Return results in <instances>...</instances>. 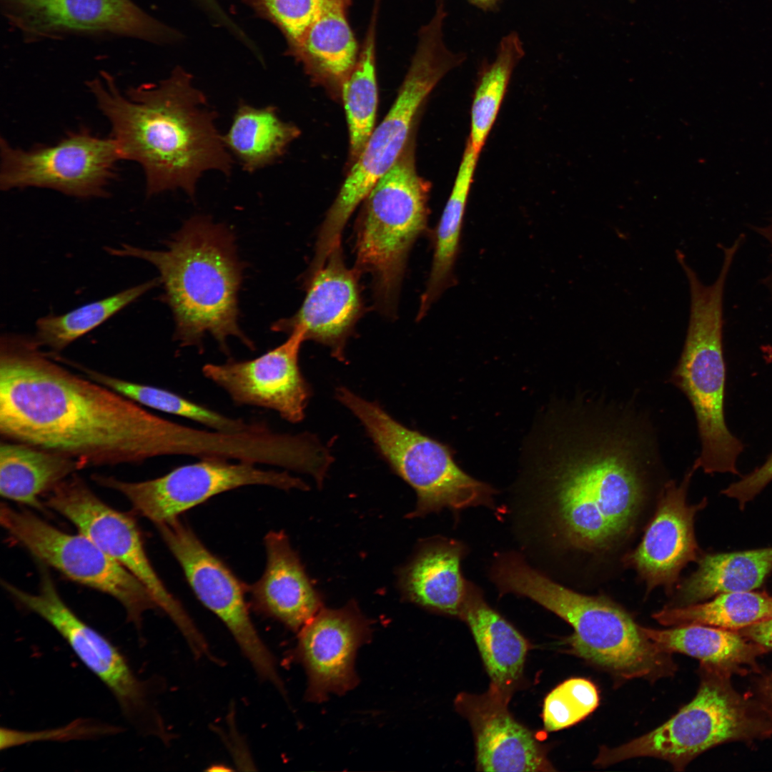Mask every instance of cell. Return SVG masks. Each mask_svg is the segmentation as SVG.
<instances>
[{"instance_id":"cell-15","label":"cell","mask_w":772,"mask_h":772,"mask_svg":"<svg viewBox=\"0 0 772 772\" xmlns=\"http://www.w3.org/2000/svg\"><path fill=\"white\" fill-rule=\"evenodd\" d=\"M0 188L50 189L79 198L107 195L109 182L122 157L117 142L86 129L69 133L51 146L29 150L0 141Z\"/></svg>"},{"instance_id":"cell-20","label":"cell","mask_w":772,"mask_h":772,"mask_svg":"<svg viewBox=\"0 0 772 772\" xmlns=\"http://www.w3.org/2000/svg\"><path fill=\"white\" fill-rule=\"evenodd\" d=\"M698 468L695 461L680 484L673 480L665 483L655 513L640 543L626 558L648 590L657 586L672 590L681 570L697 558L694 518L707 502L704 498L698 504L688 505L686 495Z\"/></svg>"},{"instance_id":"cell-6","label":"cell","mask_w":772,"mask_h":772,"mask_svg":"<svg viewBox=\"0 0 772 772\" xmlns=\"http://www.w3.org/2000/svg\"><path fill=\"white\" fill-rule=\"evenodd\" d=\"M735 257L727 252L716 279L701 282L685 257L678 262L688 279L690 316L680 359L669 382L688 398L693 409L701 444L695 460L706 473L738 475V457L744 445L729 430L724 415L726 367L723 348L725 285Z\"/></svg>"},{"instance_id":"cell-41","label":"cell","mask_w":772,"mask_h":772,"mask_svg":"<svg viewBox=\"0 0 772 772\" xmlns=\"http://www.w3.org/2000/svg\"><path fill=\"white\" fill-rule=\"evenodd\" d=\"M738 632L768 650H772V618L741 629Z\"/></svg>"},{"instance_id":"cell-11","label":"cell","mask_w":772,"mask_h":772,"mask_svg":"<svg viewBox=\"0 0 772 772\" xmlns=\"http://www.w3.org/2000/svg\"><path fill=\"white\" fill-rule=\"evenodd\" d=\"M46 503L145 586L157 607L170 618L189 648L197 649L204 644L203 635L154 570L132 517L104 503L74 473L49 491Z\"/></svg>"},{"instance_id":"cell-23","label":"cell","mask_w":772,"mask_h":772,"mask_svg":"<svg viewBox=\"0 0 772 772\" xmlns=\"http://www.w3.org/2000/svg\"><path fill=\"white\" fill-rule=\"evenodd\" d=\"M24 19L39 31H109L140 38L161 26L130 0H16Z\"/></svg>"},{"instance_id":"cell-16","label":"cell","mask_w":772,"mask_h":772,"mask_svg":"<svg viewBox=\"0 0 772 772\" xmlns=\"http://www.w3.org/2000/svg\"><path fill=\"white\" fill-rule=\"evenodd\" d=\"M305 340L301 331L294 330L284 342L257 357L207 363L202 372L236 405L271 410L284 420L298 423L305 418L312 395V388L299 364Z\"/></svg>"},{"instance_id":"cell-22","label":"cell","mask_w":772,"mask_h":772,"mask_svg":"<svg viewBox=\"0 0 772 772\" xmlns=\"http://www.w3.org/2000/svg\"><path fill=\"white\" fill-rule=\"evenodd\" d=\"M264 543V571L257 582L247 585L252 607L299 631L322 609L320 600L286 534L270 531Z\"/></svg>"},{"instance_id":"cell-17","label":"cell","mask_w":772,"mask_h":772,"mask_svg":"<svg viewBox=\"0 0 772 772\" xmlns=\"http://www.w3.org/2000/svg\"><path fill=\"white\" fill-rule=\"evenodd\" d=\"M4 586L19 603L56 630L81 662L108 687L127 716L134 717L145 711L148 702L144 683L137 678L110 641L64 603L46 571H42L37 593L26 592L8 583Z\"/></svg>"},{"instance_id":"cell-12","label":"cell","mask_w":772,"mask_h":772,"mask_svg":"<svg viewBox=\"0 0 772 772\" xmlns=\"http://www.w3.org/2000/svg\"><path fill=\"white\" fill-rule=\"evenodd\" d=\"M156 526L196 597L225 625L258 677L284 694L275 659L251 620L247 585L179 518Z\"/></svg>"},{"instance_id":"cell-5","label":"cell","mask_w":772,"mask_h":772,"mask_svg":"<svg viewBox=\"0 0 772 772\" xmlns=\"http://www.w3.org/2000/svg\"><path fill=\"white\" fill-rule=\"evenodd\" d=\"M490 577L500 593L528 598L570 625L568 651L618 681H655L676 670L671 653L661 650L623 607L608 598L569 589L515 553L498 554Z\"/></svg>"},{"instance_id":"cell-31","label":"cell","mask_w":772,"mask_h":772,"mask_svg":"<svg viewBox=\"0 0 772 772\" xmlns=\"http://www.w3.org/2000/svg\"><path fill=\"white\" fill-rule=\"evenodd\" d=\"M479 155L467 142L451 192L436 228L432 263L426 288L421 297L417 314L419 319L440 296L451 278Z\"/></svg>"},{"instance_id":"cell-21","label":"cell","mask_w":772,"mask_h":772,"mask_svg":"<svg viewBox=\"0 0 772 772\" xmlns=\"http://www.w3.org/2000/svg\"><path fill=\"white\" fill-rule=\"evenodd\" d=\"M510 696L491 688L481 695L460 693L457 711L474 735L477 771H553L543 746L532 731L516 721L508 705Z\"/></svg>"},{"instance_id":"cell-33","label":"cell","mask_w":772,"mask_h":772,"mask_svg":"<svg viewBox=\"0 0 772 772\" xmlns=\"http://www.w3.org/2000/svg\"><path fill=\"white\" fill-rule=\"evenodd\" d=\"M653 618L665 626L703 625L738 631L772 618V595L752 591L723 593L706 603L666 606Z\"/></svg>"},{"instance_id":"cell-30","label":"cell","mask_w":772,"mask_h":772,"mask_svg":"<svg viewBox=\"0 0 772 772\" xmlns=\"http://www.w3.org/2000/svg\"><path fill=\"white\" fill-rule=\"evenodd\" d=\"M298 133L279 117L274 107H254L240 100L222 139L243 170L253 173L274 163Z\"/></svg>"},{"instance_id":"cell-36","label":"cell","mask_w":772,"mask_h":772,"mask_svg":"<svg viewBox=\"0 0 772 772\" xmlns=\"http://www.w3.org/2000/svg\"><path fill=\"white\" fill-rule=\"evenodd\" d=\"M351 155L356 159L375 129L377 105L375 46L370 33L351 73L342 84Z\"/></svg>"},{"instance_id":"cell-38","label":"cell","mask_w":772,"mask_h":772,"mask_svg":"<svg viewBox=\"0 0 772 772\" xmlns=\"http://www.w3.org/2000/svg\"><path fill=\"white\" fill-rule=\"evenodd\" d=\"M322 0H259L268 16L285 34L291 47L301 41L317 16Z\"/></svg>"},{"instance_id":"cell-2","label":"cell","mask_w":772,"mask_h":772,"mask_svg":"<svg viewBox=\"0 0 772 772\" xmlns=\"http://www.w3.org/2000/svg\"><path fill=\"white\" fill-rule=\"evenodd\" d=\"M34 337L0 340V434L76 460L81 467L189 455L193 427L154 415L67 370Z\"/></svg>"},{"instance_id":"cell-39","label":"cell","mask_w":772,"mask_h":772,"mask_svg":"<svg viewBox=\"0 0 772 772\" xmlns=\"http://www.w3.org/2000/svg\"><path fill=\"white\" fill-rule=\"evenodd\" d=\"M0 748L8 749L16 746L41 741H66L94 737L110 732L89 721H74L68 726L40 731H21L7 728L0 731Z\"/></svg>"},{"instance_id":"cell-1","label":"cell","mask_w":772,"mask_h":772,"mask_svg":"<svg viewBox=\"0 0 772 772\" xmlns=\"http://www.w3.org/2000/svg\"><path fill=\"white\" fill-rule=\"evenodd\" d=\"M645 417L629 405L583 399L548 413L523 480L538 531L552 545L598 555L630 535L661 466Z\"/></svg>"},{"instance_id":"cell-7","label":"cell","mask_w":772,"mask_h":772,"mask_svg":"<svg viewBox=\"0 0 772 772\" xmlns=\"http://www.w3.org/2000/svg\"><path fill=\"white\" fill-rule=\"evenodd\" d=\"M696 695L668 721L619 746L600 747L594 765L608 766L638 757H653L683 771L696 757L731 741L772 736V713L756 698L738 692L731 673L701 663Z\"/></svg>"},{"instance_id":"cell-25","label":"cell","mask_w":772,"mask_h":772,"mask_svg":"<svg viewBox=\"0 0 772 772\" xmlns=\"http://www.w3.org/2000/svg\"><path fill=\"white\" fill-rule=\"evenodd\" d=\"M460 618L472 634L490 678V688L510 696L523 677L527 640L488 604L472 583Z\"/></svg>"},{"instance_id":"cell-28","label":"cell","mask_w":772,"mask_h":772,"mask_svg":"<svg viewBox=\"0 0 772 772\" xmlns=\"http://www.w3.org/2000/svg\"><path fill=\"white\" fill-rule=\"evenodd\" d=\"M70 457L24 443L0 444V493L6 499L41 508L39 498L81 469Z\"/></svg>"},{"instance_id":"cell-37","label":"cell","mask_w":772,"mask_h":772,"mask_svg":"<svg viewBox=\"0 0 772 772\" xmlns=\"http://www.w3.org/2000/svg\"><path fill=\"white\" fill-rule=\"evenodd\" d=\"M599 702V692L593 682L583 678L568 679L544 700V728L553 732L572 726L590 715Z\"/></svg>"},{"instance_id":"cell-26","label":"cell","mask_w":772,"mask_h":772,"mask_svg":"<svg viewBox=\"0 0 772 772\" xmlns=\"http://www.w3.org/2000/svg\"><path fill=\"white\" fill-rule=\"evenodd\" d=\"M643 633L661 650L680 653L731 675L759 672L757 659L768 651L738 631L703 625L656 630L640 626Z\"/></svg>"},{"instance_id":"cell-9","label":"cell","mask_w":772,"mask_h":772,"mask_svg":"<svg viewBox=\"0 0 772 772\" xmlns=\"http://www.w3.org/2000/svg\"><path fill=\"white\" fill-rule=\"evenodd\" d=\"M429 189L416 171L410 144L365 199L355 268L372 275L376 306L385 315L395 313L408 254L426 229Z\"/></svg>"},{"instance_id":"cell-18","label":"cell","mask_w":772,"mask_h":772,"mask_svg":"<svg viewBox=\"0 0 772 772\" xmlns=\"http://www.w3.org/2000/svg\"><path fill=\"white\" fill-rule=\"evenodd\" d=\"M360 274L347 267L342 245L337 244L324 265L305 281L307 292L297 312L274 322L272 330L288 334L300 330L305 340L327 346L334 357L345 361L347 340L365 311Z\"/></svg>"},{"instance_id":"cell-19","label":"cell","mask_w":772,"mask_h":772,"mask_svg":"<svg viewBox=\"0 0 772 772\" xmlns=\"http://www.w3.org/2000/svg\"><path fill=\"white\" fill-rule=\"evenodd\" d=\"M370 637V624L354 605L322 608L299 630L295 655L307 673L308 701L321 702L357 685L356 654Z\"/></svg>"},{"instance_id":"cell-32","label":"cell","mask_w":772,"mask_h":772,"mask_svg":"<svg viewBox=\"0 0 772 772\" xmlns=\"http://www.w3.org/2000/svg\"><path fill=\"white\" fill-rule=\"evenodd\" d=\"M64 362L82 372L89 379L122 394L142 406L179 416L219 432L237 433L257 427L260 422L233 418L165 388L120 379L75 362Z\"/></svg>"},{"instance_id":"cell-42","label":"cell","mask_w":772,"mask_h":772,"mask_svg":"<svg viewBox=\"0 0 772 772\" xmlns=\"http://www.w3.org/2000/svg\"><path fill=\"white\" fill-rule=\"evenodd\" d=\"M753 229L768 243L772 253V214L767 220V223L761 226H753ZM772 257V255H771ZM763 282L769 290L772 297V267L768 274L763 279Z\"/></svg>"},{"instance_id":"cell-40","label":"cell","mask_w":772,"mask_h":772,"mask_svg":"<svg viewBox=\"0 0 772 772\" xmlns=\"http://www.w3.org/2000/svg\"><path fill=\"white\" fill-rule=\"evenodd\" d=\"M772 481V452L760 467L722 491L726 496L737 500L741 508L756 496Z\"/></svg>"},{"instance_id":"cell-10","label":"cell","mask_w":772,"mask_h":772,"mask_svg":"<svg viewBox=\"0 0 772 772\" xmlns=\"http://www.w3.org/2000/svg\"><path fill=\"white\" fill-rule=\"evenodd\" d=\"M335 395L360 420L381 457L415 491L417 504L410 517L445 508L459 512L494 507L496 491L462 470L449 446L405 427L378 403L349 389L338 387Z\"/></svg>"},{"instance_id":"cell-44","label":"cell","mask_w":772,"mask_h":772,"mask_svg":"<svg viewBox=\"0 0 772 772\" xmlns=\"http://www.w3.org/2000/svg\"><path fill=\"white\" fill-rule=\"evenodd\" d=\"M203 1H204V2L206 3V4H209V6H210V7H211L212 9H215V8L217 7L216 4H214V0H203Z\"/></svg>"},{"instance_id":"cell-14","label":"cell","mask_w":772,"mask_h":772,"mask_svg":"<svg viewBox=\"0 0 772 772\" xmlns=\"http://www.w3.org/2000/svg\"><path fill=\"white\" fill-rule=\"evenodd\" d=\"M0 520L8 533L41 562L116 598L137 625L147 610L157 607L145 586L86 535L66 533L30 512L4 505Z\"/></svg>"},{"instance_id":"cell-8","label":"cell","mask_w":772,"mask_h":772,"mask_svg":"<svg viewBox=\"0 0 772 772\" xmlns=\"http://www.w3.org/2000/svg\"><path fill=\"white\" fill-rule=\"evenodd\" d=\"M444 20L442 14H435L420 29L415 53L395 102L374 129L326 214L315 247L319 254H328L341 242L353 212L405 149L415 119L427 96L449 71L464 61L463 54L450 51L445 44Z\"/></svg>"},{"instance_id":"cell-27","label":"cell","mask_w":772,"mask_h":772,"mask_svg":"<svg viewBox=\"0 0 772 772\" xmlns=\"http://www.w3.org/2000/svg\"><path fill=\"white\" fill-rule=\"evenodd\" d=\"M350 0H322L317 16L294 55L314 76L342 84L358 59V45L350 27Z\"/></svg>"},{"instance_id":"cell-4","label":"cell","mask_w":772,"mask_h":772,"mask_svg":"<svg viewBox=\"0 0 772 772\" xmlns=\"http://www.w3.org/2000/svg\"><path fill=\"white\" fill-rule=\"evenodd\" d=\"M104 249L113 256L143 259L157 269L164 290L162 300L172 310L174 339L181 346L201 350L203 339L209 335L227 355L230 337L254 350L238 323L243 269L234 236L225 225L206 216H195L167 242L165 250L128 244Z\"/></svg>"},{"instance_id":"cell-3","label":"cell","mask_w":772,"mask_h":772,"mask_svg":"<svg viewBox=\"0 0 772 772\" xmlns=\"http://www.w3.org/2000/svg\"><path fill=\"white\" fill-rule=\"evenodd\" d=\"M102 76L87 86L122 159L142 167L148 196L181 189L194 198L204 172L230 175L232 159L215 125L217 113L189 73L178 67L159 84L131 87L125 95L112 76Z\"/></svg>"},{"instance_id":"cell-13","label":"cell","mask_w":772,"mask_h":772,"mask_svg":"<svg viewBox=\"0 0 772 772\" xmlns=\"http://www.w3.org/2000/svg\"><path fill=\"white\" fill-rule=\"evenodd\" d=\"M257 464L208 457L177 467L165 475L140 482L95 475L99 485L124 495L141 515L155 525L171 522L218 494L248 485L307 490L301 479L285 471L262 470Z\"/></svg>"},{"instance_id":"cell-34","label":"cell","mask_w":772,"mask_h":772,"mask_svg":"<svg viewBox=\"0 0 772 772\" xmlns=\"http://www.w3.org/2000/svg\"><path fill=\"white\" fill-rule=\"evenodd\" d=\"M159 284V277L155 278L66 313L40 317L34 337L42 348L58 354Z\"/></svg>"},{"instance_id":"cell-43","label":"cell","mask_w":772,"mask_h":772,"mask_svg":"<svg viewBox=\"0 0 772 772\" xmlns=\"http://www.w3.org/2000/svg\"><path fill=\"white\" fill-rule=\"evenodd\" d=\"M477 4L480 5H489L493 3L495 0H472Z\"/></svg>"},{"instance_id":"cell-35","label":"cell","mask_w":772,"mask_h":772,"mask_svg":"<svg viewBox=\"0 0 772 772\" xmlns=\"http://www.w3.org/2000/svg\"><path fill=\"white\" fill-rule=\"evenodd\" d=\"M523 55L519 36L510 33L501 40L495 60L480 76L471 105L467 139L479 154L496 120L513 71Z\"/></svg>"},{"instance_id":"cell-29","label":"cell","mask_w":772,"mask_h":772,"mask_svg":"<svg viewBox=\"0 0 772 772\" xmlns=\"http://www.w3.org/2000/svg\"><path fill=\"white\" fill-rule=\"evenodd\" d=\"M772 572V548L708 554L679 586L678 606L691 605L723 593L751 591Z\"/></svg>"},{"instance_id":"cell-24","label":"cell","mask_w":772,"mask_h":772,"mask_svg":"<svg viewBox=\"0 0 772 772\" xmlns=\"http://www.w3.org/2000/svg\"><path fill=\"white\" fill-rule=\"evenodd\" d=\"M463 544L440 539L424 546L402 572L401 585L412 602L441 614L460 618L471 583L465 579Z\"/></svg>"}]
</instances>
